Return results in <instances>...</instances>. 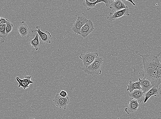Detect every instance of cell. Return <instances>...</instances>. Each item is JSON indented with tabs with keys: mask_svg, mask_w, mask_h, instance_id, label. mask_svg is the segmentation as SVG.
Returning a JSON list of instances; mask_svg holds the SVG:
<instances>
[{
	"mask_svg": "<svg viewBox=\"0 0 161 119\" xmlns=\"http://www.w3.org/2000/svg\"><path fill=\"white\" fill-rule=\"evenodd\" d=\"M135 53L142 58L139 65L141 68L152 69L161 72V47H151L142 41L139 44Z\"/></svg>",
	"mask_w": 161,
	"mask_h": 119,
	"instance_id": "obj_1",
	"label": "cell"
},
{
	"mask_svg": "<svg viewBox=\"0 0 161 119\" xmlns=\"http://www.w3.org/2000/svg\"><path fill=\"white\" fill-rule=\"evenodd\" d=\"M143 76L147 78L153 86L159 87L161 84V72L152 69H144Z\"/></svg>",
	"mask_w": 161,
	"mask_h": 119,
	"instance_id": "obj_2",
	"label": "cell"
},
{
	"mask_svg": "<svg viewBox=\"0 0 161 119\" xmlns=\"http://www.w3.org/2000/svg\"><path fill=\"white\" fill-rule=\"evenodd\" d=\"M103 63L102 58L98 57L92 64L87 68H83V72L87 75H101V66Z\"/></svg>",
	"mask_w": 161,
	"mask_h": 119,
	"instance_id": "obj_3",
	"label": "cell"
},
{
	"mask_svg": "<svg viewBox=\"0 0 161 119\" xmlns=\"http://www.w3.org/2000/svg\"><path fill=\"white\" fill-rule=\"evenodd\" d=\"M98 57V53L91 52L81 54L79 56L83 62L84 68H87L90 66Z\"/></svg>",
	"mask_w": 161,
	"mask_h": 119,
	"instance_id": "obj_4",
	"label": "cell"
},
{
	"mask_svg": "<svg viewBox=\"0 0 161 119\" xmlns=\"http://www.w3.org/2000/svg\"><path fill=\"white\" fill-rule=\"evenodd\" d=\"M54 105L60 109L66 110L69 103V96L64 97L56 94L53 100Z\"/></svg>",
	"mask_w": 161,
	"mask_h": 119,
	"instance_id": "obj_5",
	"label": "cell"
},
{
	"mask_svg": "<svg viewBox=\"0 0 161 119\" xmlns=\"http://www.w3.org/2000/svg\"><path fill=\"white\" fill-rule=\"evenodd\" d=\"M88 20V19L84 16H78L76 21L72 27V31L75 34L80 35V31L82 27L87 23Z\"/></svg>",
	"mask_w": 161,
	"mask_h": 119,
	"instance_id": "obj_6",
	"label": "cell"
},
{
	"mask_svg": "<svg viewBox=\"0 0 161 119\" xmlns=\"http://www.w3.org/2000/svg\"><path fill=\"white\" fill-rule=\"evenodd\" d=\"M95 29V26L92 21L88 20L87 23L82 27L80 35L83 38H86Z\"/></svg>",
	"mask_w": 161,
	"mask_h": 119,
	"instance_id": "obj_7",
	"label": "cell"
},
{
	"mask_svg": "<svg viewBox=\"0 0 161 119\" xmlns=\"http://www.w3.org/2000/svg\"><path fill=\"white\" fill-rule=\"evenodd\" d=\"M130 11L128 8L119 11L111 13L107 17V19L113 21L124 16H130Z\"/></svg>",
	"mask_w": 161,
	"mask_h": 119,
	"instance_id": "obj_8",
	"label": "cell"
},
{
	"mask_svg": "<svg viewBox=\"0 0 161 119\" xmlns=\"http://www.w3.org/2000/svg\"><path fill=\"white\" fill-rule=\"evenodd\" d=\"M17 33L21 37L28 38L30 35V31L28 24L25 21L20 22L18 27Z\"/></svg>",
	"mask_w": 161,
	"mask_h": 119,
	"instance_id": "obj_9",
	"label": "cell"
},
{
	"mask_svg": "<svg viewBox=\"0 0 161 119\" xmlns=\"http://www.w3.org/2000/svg\"><path fill=\"white\" fill-rule=\"evenodd\" d=\"M36 28L37 29L32 30L31 32L37 33L38 35L40 36L42 42L49 44H50L51 43L50 39L52 37V35H51L50 33L48 31L42 32L41 30L40 26H39L36 27Z\"/></svg>",
	"mask_w": 161,
	"mask_h": 119,
	"instance_id": "obj_10",
	"label": "cell"
},
{
	"mask_svg": "<svg viewBox=\"0 0 161 119\" xmlns=\"http://www.w3.org/2000/svg\"><path fill=\"white\" fill-rule=\"evenodd\" d=\"M108 7L111 9L112 11L114 12L128 8V7L125 5L124 1L121 0L111 1V4Z\"/></svg>",
	"mask_w": 161,
	"mask_h": 119,
	"instance_id": "obj_11",
	"label": "cell"
},
{
	"mask_svg": "<svg viewBox=\"0 0 161 119\" xmlns=\"http://www.w3.org/2000/svg\"><path fill=\"white\" fill-rule=\"evenodd\" d=\"M111 1H110V0H97L95 2H91L87 0H86L83 2L82 5L86 8L87 10L89 11L91 9L95 7L96 5L97 4L101 2H104L106 6L109 7V5L111 4Z\"/></svg>",
	"mask_w": 161,
	"mask_h": 119,
	"instance_id": "obj_12",
	"label": "cell"
},
{
	"mask_svg": "<svg viewBox=\"0 0 161 119\" xmlns=\"http://www.w3.org/2000/svg\"><path fill=\"white\" fill-rule=\"evenodd\" d=\"M31 76L26 75L24 76V78L22 79H20L19 77H16V80L19 84L18 88L22 87L24 90L29 88V85L33 83V81L31 80Z\"/></svg>",
	"mask_w": 161,
	"mask_h": 119,
	"instance_id": "obj_13",
	"label": "cell"
},
{
	"mask_svg": "<svg viewBox=\"0 0 161 119\" xmlns=\"http://www.w3.org/2000/svg\"><path fill=\"white\" fill-rule=\"evenodd\" d=\"M145 94L141 90H135L131 93H129V95L131 99H135L137 101L139 105L142 102H144L145 99Z\"/></svg>",
	"mask_w": 161,
	"mask_h": 119,
	"instance_id": "obj_14",
	"label": "cell"
},
{
	"mask_svg": "<svg viewBox=\"0 0 161 119\" xmlns=\"http://www.w3.org/2000/svg\"><path fill=\"white\" fill-rule=\"evenodd\" d=\"M139 80L140 82L141 90L144 93L147 92L153 87L149 80L145 77L142 79L139 78Z\"/></svg>",
	"mask_w": 161,
	"mask_h": 119,
	"instance_id": "obj_15",
	"label": "cell"
},
{
	"mask_svg": "<svg viewBox=\"0 0 161 119\" xmlns=\"http://www.w3.org/2000/svg\"><path fill=\"white\" fill-rule=\"evenodd\" d=\"M139 106H140V105L139 104L137 101L135 99H130L128 106L125 109V112L127 114L135 113L137 111Z\"/></svg>",
	"mask_w": 161,
	"mask_h": 119,
	"instance_id": "obj_16",
	"label": "cell"
},
{
	"mask_svg": "<svg viewBox=\"0 0 161 119\" xmlns=\"http://www.w3.org/2000/svg\"><path fill=\"white\" fill-rule=\"evenodd\" d=\"M159 94V87L153 86L151 90L145 94V99L144 103H146L150 97L153 96H156Z\"/></svg>",
	"mask_w": 161,
	"mask_h": 119,
	"instance_id": "obj_17",
	"label": "cell"
},
{
	"mask_svg": "<svg viewBox=\"0 0 161 119\" xmlns=\"http://www.w3.org/2000/svg\"><path fill=\"white\" fill-rule=\"evenodd\" d=\"M38 36V33H36L29 39V44L32 47L35 48L36 51L38 50L39 47L41 46Z\"/></svg>",
	"mask_w": 161,
	"mask_h": 119,
	"instance_id": "obj_18",
	"label": "cell"
},
{
	"mask_svg": "<svg viewBox=\"0 0 161 119\" xmlns=\"http://www.w3.org/2000/svg\"><path fill=\"white\" fill-rule=\"evenodd\" d=\"M127 91H129L130 93L132 92L135 90H141L140 82L138 81L135 82L132 81L129 82V84L127 85Z\"/></svg>",
	"mask_w": 161,
	"mask_h": 119,
	"instance_id": "obj_19",
	"label": "cell"
},
{
	"mask_svg": "<svg viewBox=\"0 0 161 119\" xmlns=\"http://www.w3.org/2000/svg\"><path fill=\"white\" fill-rule=\"evenodd\" d=\"M6 24L0 25V41L2 43H4L7 36L6 33Z\"/></svg>",
	"mask_w": 161,
	"mask_h": 119,
	"instance_id": "obj_20",
	"label": "cell"
},
{
	"mask_svg": "<svg viewBox=\"0 0 161 119\" xmlns=\"http://www.w3.org/2000/svg\"><path fill=\"white\" fill-rule=\"evenodd\" d=\"M6 33L7 35L11 32L12 30H13L14 27L13 24L10 22V21H9L8 22L6 23Z\"/></svg>",
	"mask_w": 161,
	"mask_h": 119,
	"instance_id": "obj_21",
	"label": "cell"
},
{
	"mask_svg": "<svg viewBox=\"0 0 161 119\" xmlns=\"http://www.w3.org/2000/svg\"><path fill=\"white\" fill-rule=\"evenodd\" d=\"M9 21L8 20L3 17H0V25L5 24L7 23Z\"/></svg>",
	"mask_w": 161,
	"mask_h": 119,
	"instance_id": "obj_22",
	"label": "cell"
},
{
	"mask_svg": "<svg viewBox=\"0 0 161 119\" xmlns=\"http://www.w3.org/2000/svg\"><path fill=\"white\" fill-rule=\"evenodd\" d=\"M58 94L60 96L64 97L68 96V94L66 91L63 90L61 91Z\"/></svg>",
	"mask_w": 161,
	"mask_h": 119,
	"instance_id": "obj_23",
	"label": "cell"
},
{
	"mask_svg": "<svg viewBox=\"0 0 161 119\" xmlns=\"http://www.w3.org/2000/svg\"><path fill=\"white\" fill-rule=\"evenodd\" d=\"M126 1L130 2L133 5V6H136V4H135V3L134 2H133L132 1V0H131V1H127L126 0Z\"/></svg>",
	"mask_w": 161,
	"mask_h": 119,
	"instance_id": "obj_24",
	"label": "cell"
},
{
	"mask_svg": "<svg viewBox=\"0 0 161 119\" xmlns=\"http://www.w3.org/2000/svg\"><path fill=\"white\" fill-rule=\"evenodd\" d=\"M159 94L161 95V84H160L159 87Z\"/></svg>",
	"mask_w": 161,
	"mask_h": 119,
	"instance_id": "obj_25",
	"label": "cell"
},
{
	"mask_svg": "<svg viewBox=\"0 0 161 119\" xmlns=\"http://www.w3.org/2000/svg\"><path fill=\"white\" fill-rule=\"evenodd\" d=\"M29 119H35V118H30Z\"/></svg>",
	"mask_w": 161,
	"mask_h": 119,
	"instance_id": "obj_26",
	"label": "cell"
}]
</instances>
